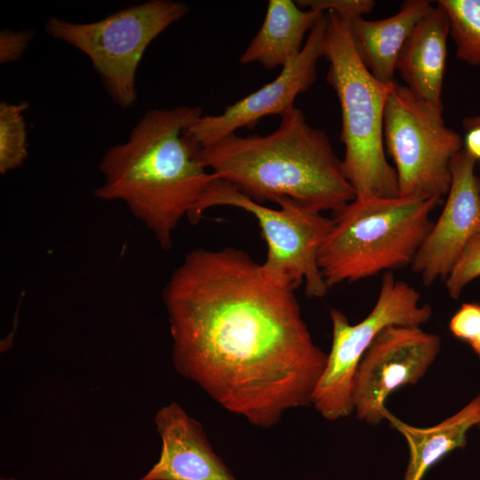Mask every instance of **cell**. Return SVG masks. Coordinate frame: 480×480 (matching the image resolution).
Segmentation results:
<instances>
[{"instance_id": "obj_1", "label": "cell", "mask_w": 480, "mask_h": 480, "mask_svg": "<svg viewBox=\"0 0 480 480\" xmlns=\"http://www.w3.org/2000/svg\"><path fill=\"white\" fill-rule=\"evenodd\" d=\"M176 372L227 411L269 428L311 404L327 354L294 291L270 281L246 252H188L163 290Z\"/></svg>"}, {"instance_id": "obj_14", "label": "cell", "mask_w": 480, "mask_h": 480, "mask_svg": "<svg viewBox=\"0 0 480 480\" xmlns=\"http://www.w3.org/2000/svg\"><path fill=\"white\" fill-rule=\"evenodd\" d=\"M450 22L437 2L416 24L406 40L396 70L414 94L443 107L442 92Z\"/></svg>"}, {"instance_id": "obj_2", "label": "cell", "mask_w": 480, "mask_h": 480, "mask_svg": "<svg viewBox=\"0 0 480 480\" xmlns=\"http://www.w3.org/2000/svg\"><path fill=\"white\" fill-rule=\"evenodd\" d=\"M203 114L191 106L150 109L100 162L104 181L94 196L124 203L164 250L215 179L200 159V145L185 132Z\"/></svg>"}, {"instance_id": "obj_20", "label": "cell", "mask_w": 480, "mask_h": 480, "mask_svg": "<svg viewBox=\"0 0 480 480\" xmlns=\"http://www.w3.org/2000/svg\"><path fill=\"white\" fill-rule=\"evenodd\" d=\"M480 276V233L468 244L457 263L445 278L449 295L457 299L464 288Z\"/></svg>"}, {"instance_id": "obj_17", "label": "cell", "mask_w": 480, "mask_h": 480, "mask_svg": "<svg viewBox=\"0 0 480 480\" xmlns=\"http://www.w3.org/2000/svg\"><path fill=\"white\" fill-rule=\"evenodd\" d=\"M386 420L404 436L409 446L404 480H421L445 455L465 447L468 431L480 424V394L455 414L432 427L411 426L390 412Z\"/></svg>"}, {"instance_id": "obj_12", "label": "cell", "mask_w": 480, "mask_h": 480, "mask_svg": "<svg viewBox=\"0 0 480 480\" xmlns=\"http://www.w3.org/2000/svg\"><path fill=\"white\" fill-rule=\"evenodd\" d=\"M476 160L464 149L452 163V182L444 208L412 264L424 285L448 276L469 241L480 233V178Z\"/></svg>"}, {"instance_id": "obj_5", "label": "cell", "mask_w": 480, "mask_h": 480, "mask_svg": "<svg viewBox=\"0 0 480 480\" xmlns=\"http://www.w3.org/2000/svg\"><path fill=\"white\" fill-rule=\"evenodd\" d=\"M324 14L326 80L340 107L345 176L356 198L397 196L396 173L384 150V111L390 83L378 80L363 64L347 20L331 11Z\"/></svg>"}, {"instance_id": "obj_4", "label": "cell", "mask_w": 480, "mask_h": 480, "mask_svg": "<svg viewBox=\"0 0 480 480\" xmlns=\"http://www.w3.org/2000/svg\"><path fill=\"white\" fill-rule=\"evenodd\" d=\"M441 199L355 198L333 214L317 262L331 288L411 266Z\"/></svg>"}, {"instance_id": "obj_16", "label": "cell", "mask_w": 480, "mask_h": 480, "mask_svg": "<svg viewBox=\"0 0 480 480\" xmlns=\"http://www.w3.org/2000/svg\"><path fill=\"white\" fill-rule=\"evenodd\" d=\"M324 14L303 9L296 1L269 0L263 23L239 62L259 63L267 69L283 68L300 54L305 35Z\"/></svg>"}, {"instance_id": "obj_22", "label": "cell", "mask_w": 480, "mask_h": 480, "mask_svg": "<svg viewBox=\"0 0 480 480\" xmlns=\"http://www.w3.org/2000/svg\"><path fill=\"white\" fill-rule=\"evenodd\" d=\"M449 329L457 339L469 343L480 332V303H464L452 316Z\"/></svg>"}, {"instance_id": "obj_3", "label": "cell", "mask_w": 480, "mask_h": 480, "mask_svg": "<svg viewBox=\"0 0 480 480\" xmlns=\"http://www.w3.org/2000/svg\"><path fill=\"white\" fill-rule=\"evenodd\" d=\"M200 159L216 178L251 199L336 213L356 198L328 134L298 108L282 115L267 135L232 133L201 147Z\"/></svg>"}, {"instance_id": "obj_6", "label": "cell", "mask_w": 480, "mask_h": 480, "mask_svg": "<svg viewBox=\"0 0 480 480\" xmlns=\"http://www.w3.org/2000/svg\"><path fill=\"white\" fill-rule=\"evenodd\" d=\"M188 11L182 2L149 0L93 22L52 17L45 31L84 52L114 103L129 108L137 99L136 72L145 51Z\"/></svg>"}, {"instance_id": "obj_11", "label": "cell", "mask_w": 480, "mask_h": 480, "mask_svg": "<svg viewBox=\"0 0 480 480\" xmlns=\"http://www.w3.org/2000/svg\"><path fill=\"white\" fill-rule=\"evenodd\" d=\"M325 14L316 22L300 54L271 82L227 106L219 115H202L185 130L200 147L212 144L241 128H253L263 117L292 110L297 96L316 79V65L324 57Z\"/></svg>"}, {"instance_id": "obj_9", "label": "cell", "mask_w": 480, "mask_h": 480, "mask_svg": "<svg viewBox=\"0 0 480 480\" xmlns=\"http://www.w3.org/2000/svg\"><path fill=\"white\" fill-rule=\"evenodd\" d=\"M432 313L430 305L420 303V292L393 272L383 273L377 300L359 323L351 324L341 311L331 309L332 346L310 404L328 420L348 416L356 368L377 335L393 324L420 326Z\"/></svg>"}, {"instance_id": "obj_26", "label": "cell", "mask_w": 480, "mask_h": 480, "mask_svg": "<svg viewBox=\"0 0 480 480\" xmlns=\"http://www.w3.org/2000/svg\"><path fill=\"white\" fill-rule=\"evenodd\" d=\"M478 427L480 428V424L478 425Z\"/></svg>"}, {"instance_id": "obj_15", "label": "cell", "mask_w": 480, "mask_h": 480, "mask_svg": "<svg viewBox=\"0 0 480 480\" xmlns=\"http://www.w3.org/2000/svg\"><path fill=\"white\" fill-rule=\"evenodd\" d=\"M432 6L429 0H406L398 12L388 18L370 20L363 17L347 21L359 59L378 80L385 84L394 81L406 40Z\"/></svg>"}, {"instance_id": "obj_24", "label": "cell", "mask_w": 480, "mask_h": 480, "mask_svg": "<svg viewBox=\"0 0 480 480\" xmlns=\"http://www.w3.org/2000/svg\"><path fill=\"white\" fill-rule=\"evenodd\" d=\"M463 149L476 161H480V115L462 119Z\"/></svg>"}, {"instance_id": "obj_7", "label": "cell", "mask_w": 480, "mask_h": 480, "mask_svg": "<svg viewBox=\"0 0 480 480\" xmlns=\"http://www.w3.org/2000/svg\"><path fill=\"white\" fill-rule=\"evenodd\" d=\"M273 209L241 193L227 181L215 179L188 217L196 224L204 212L215 206H230L251 213L257 220L267 246L261 265L264 275L278 285L295 291L304 285L308 298L328 292L317 254L332 227V219L289 201Z\"/></svg>"}, {"instance_id": "obj_23", "label": "cell", "mask_w": 480, "mask_h": 480, "mask_svg": "<svg viewBox=\"0 0 480 480\" xmlns=\"http://www.w3.org/2000/svg\"><path fill=\"white\" fill-rule=\"evenodd\" d=\"M32 30H12L4 28L0 32V63L6 64L18 60L34 38Z\"/></svg>"}, {"instance_id": "obj_8", "label": "cell", "mask_w": 480, "mask_h": 480, "mask_svg": "<svg viewBox=\"0 0 480 480\" xmlns=\"http://www.w3.org/2000/svg\"><path fill=\"white\" fill-rule=\"evenodd\" d=\"M383 134L395 164L398 196L441 199L447 195L452 163L463 149V140L445 124L443 107L394 80L385 106Z\"/></svg>"}, {"instance_id": "obj_10", "label": "cell", "mask_w": 480, "mask_h": 480, "mask_svg": "<svg viewBox=\"0 0 480 480\" xmlns=\"http://www.w3.org/2000/svg\"><path fill=\"white\" fill-rule=\"evenodd\" d=\"M441 349V339L420 326L384 328L363 356L354 376L353 412L372 425L390 412L386 400L394 391L420 380Z\"/></svg>"}, {"instance_id": "obj_13", "label": "cell", "mask_w": 480, "mask_h": 480, "mask_svg": "<svg viewBox=\"0 0 480 480\" xmlns=\"http://www.w3.org/2000/svg\"><path fill=\"white\" fill-rule=\"evenodd\" d=\"M154 422L160 456L139 480H236L214 452L203 426L179 404L163 406Z\"/></svg>"}, {"instance_id": "obj_18", "label": "cell", "mask_w": 480, "mask_h": 480, "mask_svg": "<svg viewBox=\"0 0 480 480\" xmlns=\"http://www.w3.org/2000/svg\"><path fill=\"white\" fill-rule=\"evenodd\" d=\"M437 2L448 15L457 59L471 66H480V0Z\"/></svg>"}, {"instance_id": "obj_21", "label": "cell", "mask_w": 480, "mask_h": 480, "mask_svg": "<svg viewBox=\"0 0 480 480\" xmlns=\"http://www.w3.org/2000/svg\"><path fill=\"white\" fill-rule=\"evenodd\" d=\"M298 5L323 13L333 12L341 19L349 21L371 12L375 2L372 0H298Z\"/></svg>"}, {"instance_id": "obj_25", "label": "cell", "mask_w": 480, "mask_h": 480, "mask_svg": "<svg viewBox=\"0 0 480 480\" xmlns=\"http://www.w3.org/2000/svg\"><path fill=\"white\" fill-rule=\"evenodd\" d=\"M468 344L480 358V332Z\"/></svg>"}, {"instance_id": "obj_19", "label": "cell", "mask_w": 480, "mask_h": 480, "mask_svg": "<svg viewBox=\"0 0 480 480\" xmlns=\"http://www.w3.org/2000/svg\"><path fill=\"white\" fill-rule=\"evenodd\" d=\"M26 101L0 103V173L5 174L23 164L28 156Z\"/></svg>"}]
</instances>
